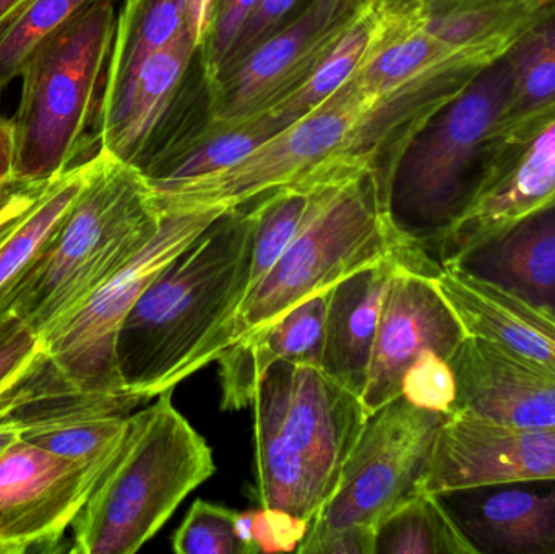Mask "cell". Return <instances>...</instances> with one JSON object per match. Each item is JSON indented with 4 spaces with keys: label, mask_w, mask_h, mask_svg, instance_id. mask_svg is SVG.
Masks as SVG:
<instances>
[{
    "label": "cell",
    "mask_w": 555,
    "mask_h": 554,
    "mask_svg": "<svg viewBox=\"0 0 555 554\" xmlns=\"http://www.w3.org/2000/svg\"><path fill=\"white\" fill-rule=\"evenodd\" d=\"M256 223L254 198L230 208L146 286L117 334L127 396L145 402L191 376L202 348L249 292Z\"/></svg>",
    "instance_id": "1"
},
{
    "label": "cell",
    "mask_w": 555,
    "mask_h": 554,
    "mask_svg": "<svg viewBox=\"0 0 555 554\" xmlns=\"http://www.w3.org/2000/svg\"><path fill=\"white\" fill-rule=\"evenodd\" d=\"M163 218L145 176L98 149L83 189L3 315H16L41 337L133 259L158 234Z\"/></svg>",
    "instance_id": "2"
},
{
    "label": "cell",
    "mask_w": 555,
    "mask_h": 554,
    "mask_svg": "<svg viewBox=\"0 0 555 554\" xmlns=\"http://www.w3.org/2000/svg\"><path fill=\"white\" fill-rule=\"evenodd\" d=\"M256 498L312 524L335 493L369 412L320 366L280 361L253 400Z\"/></svg>",
    "instance_id": "3"
},
{
    "label": "cell",
    "mask_w": 555,
    "mask_h": 554,
    "mask_svg": "<svg viewBox=\"0 0 555 554\" xmlns=\"http://www.w3.org/2000/svg\"><path fill=\"white\" fill-rule=\"evenodd\" d=\"M401 241L388 220L375 169L359 163L343 166L320 184L286 253L202 348L191 376L217 361L231 345L380 259Z\"/></svg>",
    "instance_id": "4"
},
{
    "label": "cell",
    "mask_w": 555,
    "mask_h": 554,
    "mask_svg": "<svg viewBox=\"0 0 555 554\" xmlns=\"http://www.w3.org/2000/svg\"><path fill=\"white\" fill-rule=\"evenodd\" d=\"M507 51L401 146L382 178L388 220L404 243L433 257L478 194L488 146L512 87Z\"/></svg>",
    "instance_id": "5"
},
{
    "label": "cell",
    "mask_w": 555,
    "mask_h": 554,
    "mask_svg": "<svg viewBox=\"0 0 555 554\" xmlns=\"http://www.w3.org/2000/svg\"><path fill=\"white\" fill-rule=\"evenodd\" d=\"M172 390L129 416L126 438L78 514L70 553L133 554L214 477V452L172 403Z\"/></svg>",
    "instance_id": "6"
},
{
    "label": "cell",
    "mask_w": 555,
    "mask_h": 554,
    "mask_svg": "<svg viewBox=\"0 0 555 554\" xmlns=\"http://www.w3.org/2000/svg\"><path fill=\"white\" fill-rule=\"evenodd\" d=\"M116 26L114 0L98 3L23 65L12 117L15 178L51 181L75 166L96 119Z\"/></svg>",
    "instance_id": "7"
},
{
    "label": "cell",
    "mask_w": 555,
    "mask_h": 554,
    "mask_svg": "<svg viewBox=\"0 0 555 554\" xmlns=\"http://www.w3.org/2000/svg\"><path fill=\"white\" fill-rule=\"evenodd\" d=\"M447 415L403 396L369 415L341 477L313 517L299 554H375V532L423 491L437 433Z\"/></svg>",
    "instance_id": "8"
},
{
    "label": "cell",
    "mask_w": 555,
    "mask_h": 554,
    "mask_svg": "<svg viewBox=\"0 0 555 554\" xmlns=\"http://www.w3.org/2000/svg\"><path fill=\"white\" fill-rule=\"evenodd\" d=\"M377 98L354 77L328 100L270 137L231 168L192 181L153 188L163 214L237 207L266 192L354 163L351 150Z\"/></svg>",
    "instance_id": "9"
},
{
    "label": "cell",
    "mask_w": 555,
    "mask_h": 554,
    "mask_svg": "<svg viewBox=\"0 0 555 554\" xmlns=\"http://www.w3.org/2000/svg\"><path fill=\"white\" fill-rule=\"evenodd\" d=\"M202 38L189 35L152 52L93 124L98 149L150 175L214 119Z\"/></svg>",
    "instance_id": "10"
},
{
    "label": "cell",
    "mask_w": 555,
    "mask_h": 554,
    "mask_svg": "<svg viewBox=\"0 0 555 554\" xmlns=\"http://www.w3.org/2000/svg\"><path fill=\"white\" fill-rule=\"evenodd\" d=\"M227 210L220 205L163 214L158 234L80 308L41 335L46 358L81 389L127 396L116 363L120 325L156 273Z\"/></svg>",
    "instance_id": "11"
},
{
    "label": "cell",
    "mask_w": 555,
    "mask_h": 554,
    "mask_svg": "<svg viewBox=\"0 0 555 554\" xmlns=\"http://www.w3.org/2000/svg\"><path fill=\"white\" fill-rule=\"evenodd\" d=\"M143 400L81 389L42 353L0 396V415L22 441L52 454L109 467L129 428V412Z\"/></svg>",
    "instance_id": "12"
},
{
    "label": "cell",
    "mask_w": 555,
    "mask_h": 554,
    "mask_svg": "<svg viewBox=\"0 0 555 554\" xmlns=\"http://www.w3.org/2000/svg\"><path fill=\"white\" fill-rule=\"evenodd\" d=\"M371 0H313L211 83L215 120H241L275 106L332 51Z\"/></svg>",
    "instance_id": "13"
},
{
    "label": "cell",
    "mask_w": 555,
    "mask_h": 554,
    "mask_svg": "<svg viewBox=\"0 0 555 554\" xmlns=\"http://www.w3.org/2000/svg\"><path fill=\"white\" fill-rule=\"evenodd\" d=\"M440 266L424 250H414L395 273L382 306L362 403L369 415L401 396L411 364L434 351L447 361L466 337L434 275Z\"/></svg>",
    "instance_id": "14"
},
{
    "label": "cell",
    "mask_w": 555,
    "mask_h": 554,
    "mask_svg": "<svg viewBox=\"0 0 555 554\" xmlns=\"http://www.w3.org/2000/svg\"><path fill=\"white\" fill-rule=\"evenodd\" d=\"M107 468L13 442L0 458V554L57 552Z\"/></svg>",
    "instance_id": "15"
},
{
    "label": "cell",
    "mask_w": 555,
    "mask_h": 554,
    "mask_svg": "<svg viewBox=\"0 0 555 554\" xmlns=\"http://www.w3.org/2000/svg\"><path fill=\"white\" fill-rule=\"evenodd\" d=\"M555 478V428H514L449 415L437 433L423 491Z\"/></svg>",
    "instance_id": "16"
},
{
    "label": "cell",
    "mask_w": 555,
    "mask_h": 554,
    "mask_svg": "<svg viewBox=\"0 0 555 554\" xmlns=\"http://www.w3.org/2000/svg\"><path fill=\"white\" fill-rule=\"evenodd\" d=\"M554 204L555 119L492 163L468 210L440 241L433 259L446 266L468 247Z\"/></svg>",
    "instance_id": "17"
},
{
    "label": "cell",
    "mask_w": 555,
    "mask_h": 554,
    "mask_svg": "<svg viewBox=\"0 0 555 554\" xmlns=\"http://www.w3.org/2000/svg\"><path fill=\"white\" fill-rule=\"evenodd\" d=\"M436 497L473 554H555V478L479 485Z\"/></svg>",
    "instance_id": "18"
},
{
    "label": "cell",
    "mask_w": 555,
    "mask_h": 554,
    "mask_svg": "<svg viewBox=\"0 0 555 554\" xmlns=\"http://www.w3.org/2000/svg\"><path fill=\"white\" fill-rule=\"evenodd\" d=\"M456 399L450 415L514 428H555V376L466 335L449 360Z\"/></svg>",
    "instance_id": "19"
},
{
    "label": "cell",
    "mask_w": 555,
    "mask_h": 554,
    "mask_svg": "<svg viewBox=\"0 0 555 554\" xmlns=\"http://www.w3.org/2000/svg\"><path fill=\"white\" fill-rule=\"evenodd\" d=\"M414 250L417 247L401 241L380 259L339 280L326 295L320 368L361 399L388 286Z\"/></svg>",
    "instance_id": "20"
},
{
    "label": "cell",
    "mask_w": 555,
    "mask_h": 554,
    "mask_svg": "<svg viewBox=\"0 0 555 554\" xmlns=\"http://www.w3.org/2000/svg\"><path fill=\"white\" fill-rule=\"evenodd\" d=\"M442 269L498 286L555 318V204L468 247Z\"/></svg>",
    "instance_id": "21"
},
{
    "label": "cell",
    "mask_w": 555,
    "mask_h": 554,
    "mask_svg": "<svg viewBox=\"0 0 555 554\" xmlns=\"http://www.w3.org/2000/svg\"><path fill=\"white\" fill-rule=\"evenodd\" d=\"M466 335L555 376V318L511 293L442 269L434 275Z\"/></svg>",
    "instance_id": "22"
},
{
    "label": "cell",
    "mask_w": 555,
    "mask_h": 554,
    "mask_svg": "<svg viewBox=\"0 0 555 554\" xmlns=\"http://www.w3.org/2000/svg\"><path fill=\"white\" fill-rule=\"evenodd\" d=\"M326 292L284 312L249 337L228 347L220 364L221 409L253 405L263 374L280 361L320 366L325 332Z\"/></svg>",
    "instance_id": "23"
},
{
    "label": "cell",
    "mask_w": 555,
    "mask_h": 554,
    "mask_svg": "<svg viewBox=\"0 0 555 554\" xmlns=\"http://www.w3.org/2000/svg\"><path fill=\"white\" fill-rule=\"evenodd\" d=\"M507 55L514 77L507 103L489 140L486 172L502 153L555 119V3L508 46Z\"/></svg>",
    "instance_id": "24"
},
{
    "label": "cell",
    "mask_w": 555,
    "mask_h": 554,
    "mask_svg": "<svg viewBox=\"0 0 555 554\" xmlns=\"http://www.w3.org/2000/svg\"><path fill=\"white\" fill-rule=\"evenodd\" d=\"M208 10L210 0H126L117 16L98 111L111 106L126 91L152 52L189 35L201 36L204 41Z\"/></svg>",
    "instance_id": "25"
},
{
    "label": "cell",
    "mask_w": 555,
    "mask_h": 554,
    "mask_svg": "<svg viewBox=\"0 0 555 554\" xmlns=\"http://www.w3.org/2000/svg\"><path fill=\"white\" fill-rule=\"evenodd\" d=\"M283 129L286 127L269 113L241 120L211 119L194 139L146 175V181L156 188L223 171Z\"/></svg>",
    "instance_id": "26"
},
{
    "label": "cell",
    "mask_w": 555,
    "mask_h": 554,
    "mask_svg": "<svg viewBox=\"0 0 555 554\" xmlns=\"http://www.w3.org/2000/svg\"><path fill=\"white\" fill-rule=\"evenodd\" d=\"M385 13V0H371L361 15L333 46L332 51L317 65L315 70L296 90L291 91L287 96L278 101L275 106L263 113L272 114L287 127L328 100L346 81L351 80L364 64L384 28Z\"/></svg>",
    "instance_id": "27"
},
{
    "label": "cell",
    "mask_w": 555,
    "mask_h": 554,
    "mask_svg": "<svg viewBox=\"0 0 555 554\" xmlns=\"http://www.w3.org/2000/svg\"><path fill=\"white\" fill-rule=\"evenodd\" d=\"M88 171L90 158L57 176L35 207L26 211L25 217L0 243V318L13 289L31 269L49 237L80 194Z\"/></svg>",
    "instance_id": "28"
},
{
    "label": "cell",
    "mask_w": 555,
    "mask_h": 554,
    "mask_svg": "<svg viewBox=\"0 0 555 554\" xmlns=\"http://www.w3.org/2000/svg\"><path fill=\"white\" fill-rule=\"evenodd\" d=\"M375 554H473L436 494L421 491L375 532Z\"/></svg>",
    "instance_id": "29"
},
{
    "label": "cell",
    "mask_w": 555,
    "mask_h": 554,
    "mask_svg": "<svg viewBox=\"0 0 555 554\" xmlns=\"http://www.w3.org/2000/svg\"><path fill=\"white\" fill-rule=\"evenodd\" d=\"M106 0H28L0 28V93L18 78L29 55Z\"/></svg>",
    "instance_id": "30"
},
{
    "label": "cell",
    "mask_w": 555,
    "mask_h": 554,
    "mask_svg": "<svg viewBox=\"0 0 555 554\" xmlns=\"http://www.w3.org/2000/svg\"><path fill=\"white\" fill-rule=\"evenodd\" d=\"M236 511L197 500L172 537L178 554H244L234 533Z\"/></svg>",
    "instance_id": "31"
},
{
    "label": "cell",
    "mask_w": 555,
    "mask_h": 554,
    "mask_svg": "<svg viewBox=\"0 0 555 554\" xmlns=\"http://www.w3.org/2000/svg\"><path fill=\"white\" fill-rule=\"evenodd\" d=\"M401 396L413 405L449 416L456 399L455 374L449 361L424 351L404 374Z\"/></svg>",
    "instance_id": "32"
},
{
    "label": "cell",
    "mask_w": 555,
    "mask_h": 554,
    "mask_svg": "<svg viewBox=\"0 0 555 554\" xmlns=\"http://www.w3.org/2000/svg\"><path fill=\"white\" fill-rule=\"evenodd\" d=\"M259 0H210L207 28L202 41V64L214 81L220 74L237 35Z\"/></svg>",
    "instance_id": "33"
},
{
    "label": "cell",
    "mask_w": 555,
    "mask_h": 554,
    "mask_svg": "<svg viewBox=\"0 0 555 554\" xmlns=\"http://www.w3.org/2000/svg\"><path fill=\"white\" fill-rule=\"evenodd\" d=\"M312 2L313 0H259L256 9L247 18L246 25L237 35L218 77L240 64L257 46L275 35L278 29L284 28L287 23L293 22Z\"/></svg>",
    "instance_id": "34"
},
{
    "label": "cell",
    "mask_w": 555,
    "mask_h": 554,
    "mask_svg": "<svg viewBox=\"0 0 555 554\" xmlns=\"http://www.w3.org/2000/svg\"><path fill=\"white\" fill-rule=\"evenodd\" d=\"M42 350L41 337L13 314L0 318V396L13 386Z\"/></svg>",
    "instance_id": "35"
},
{
    "label": "cell",
    "mask_w": 555,
    "mask_h": 554,
    "mask_svg": "<svg viewBox=\"0 0 555 554\" xmlns=\"http://www.w3.org/2000/svg\"><path fill=\"white\" fill-rule=\"evenodd\" d=\"M309 520L293 516L286 511L260 507L254 513L253 532L260 553L297 552L309 532Z\"/></svg>",
    "instance_id": "36"
},
{
    "label": "cell",
    "mask_w": 555,
    "mask_h": 554,
    "mask_svg": "<svg viewBox=\"0 0 555 554\" xmlns=\"http://www.w3.org/2000/svg\"><path fill=\"white\" fill-rule=\"evenodd\" d=\"M55 179V178H54ZM51 181L13 178L0 182V227L22 217L48 191Z\"/></svg>",
    "instance_id": "37"
},
{
    "label": "cell",
    "mask_w": 555,
    "mask_h": 554,
    "mask_svg": "<svg viewBox=\"0 0 555 554\" xmlns=\"http://www.w3.org/2000/svg\"><path fill=\"white\" fill-rule=\"evenodd\" d=\"M15 136L12 119L0 116V182L15 178Z\"/></svg>",
    "instance_id": "38"
},
{
    "label": "cell",
    "mask_w": 555,
    "mask_h": 554,
    "mask_svg": "<svg viewBox=\"0 0 555 554\" xmlns=\"http://www.w3.org/2000/svg\"><path fill=\"white\" fill-rule=\"evenodd\" d=\"M254 513H256V510L236 513V516H234V533H236L237 540L243 546L244 554L260 553L253 532Z\"/></svg>",
    "instance_id": "39"
},
{
    "label": "cell",
    "mask_w": 555,
    "mask_h": 554,
    "mask_svg": "<svg viewBox=\"0 0 555 554\" xmlns=\"http://www.w3.org/2000/svg\"><path fill=\"white\" fill-rule=\"evenodd\" d=\"M18 439L20 435L15 426H13L9 420L0 415V458H2L3 452H5L13 442L18 441Z\"/></svg>",
    "instance_id": "40"
},
{
    "label": "cell",
    "mask_w": 555,
    "mask_h": 554,
    "mask_svg": "<svg viewBox=\"0 0 555 554\" xmlns=\"http://www.w3.org/2000/svg\"><path fill=\"white\" fill-rule=\"evenodd\" d=\"M28 0H0V28L22 9Z\"/></svg>",
    "instance_id": "41"
},
{
    "label": "cell",
    "mask_w": 555,
    "mask_h": 554,
    "mask_svg": "<svg viewBox=\"0 0 555 554\" xmlns=\"http://www.w3.org/2000/svg\"><path fill=\"white\" fill-rule=\"evenodd\" d=\"M23 217H25V215H22V217L15 218V220L10 221V223L0 227V243H2L3 240H5L7 234H9L10 231L13 230V227H15V224L18 223V221L22 220Z\"/></svg>",
    "instance_id": "42"
},
{
    "label": "cell",
    "mask_w": 555,
    "mask_h": 554,
    "mask_svg": "<svg viewBox=\"0 0 555 554\" xmlns=\"http://www.w3.org/2000/svg\"><path fill=\"white\" fill-rule=\"evenodd\" d=\"M423 2H429V0H423Z\"/></svg>",
    "instance_id": "43"
}]
</instances>
